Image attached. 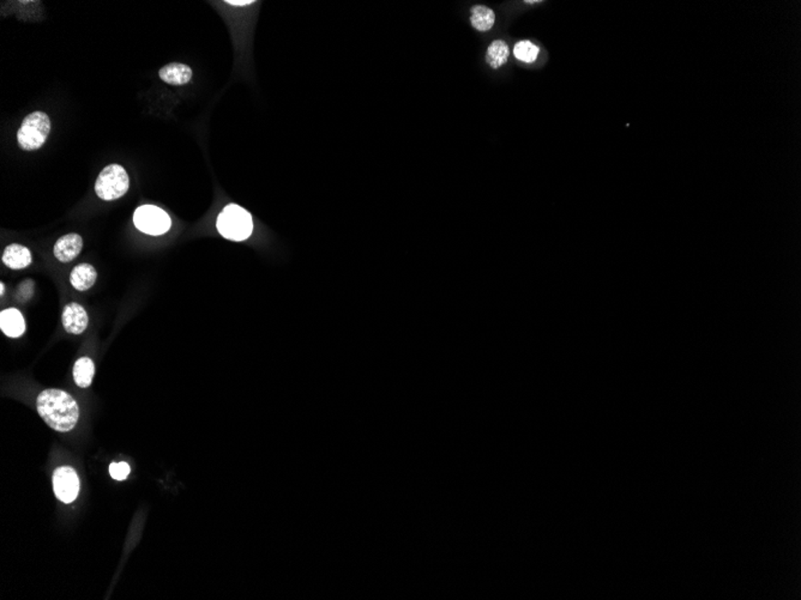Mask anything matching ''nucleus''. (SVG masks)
I'll use <instances>...</instances> for the list:
<instances>
[{
	"label": "nucleus",
	"mask_w": 801,
	"mask_h": 600,
	"mask_svg": "<svg viewBox=\"0 0 801 600\" xmlns=\"http://www.w3.org/2000/svg\"><path fill=\"white\" fill-rule=\"evenodd\" d=\"M53 489L55 497L62 502H74L80 492V480L75 470L67 466L57 469L53 475Z\"/></svg>",
	"instance_id": "6"
},
{
	"label": "nucleus",
	"mask_w": 801,
	"mask_h": 600,
	"mask_svg": "<svg viewBox=\"0 0 801 600\" xmlns=\"http://www.w3.org/2000/svg\"><path fill=\"white\" fill-rule=\"evenodd\" d=\"M217 230L222 236L232 241H244L253 231V221L250 213L237 204L225 206L217 217Z\"/></svg>",
	"instance_id": "2"
},
{
	"label": "nucleus",
	"mask_w": 801,
	"mask_h": 600,
	"mask_svg": "<svg viewBox=\"0 0 801 600\" xmlns=\"http://www.w3.org/2000/svg\"><path fill=\"white\" fill-rule=\"evenodd\" d=\"M538 1H526V4H538Z\"/></svg>",
	"instance_id": "20"
},
{
	"label": "nucleus",
	"mask_w": 801,
	"mask_h": 600,
	"mask_svg": "<svg viewBox=\"0 0 801 600\" xmlns=\"http://www.w3.org/2000/svg\"><path fill=\"white\" fill-rule=\"evenodd\" d=\"M63 326L67 334H81L87 329L89 324L88 314L81 304H67L62 315Z\"/></svg>",
	"instance_id": "7"
},
{
	"label": "nucleus",
	"mask_w": 801,
	"mask_h": 600,
	"mask_svg": "<svg viewBox=\"0 0 801 600\" xmlns=\"http://www.w3.org/2000/svg\"><path fill=\"white\" fill-rule=\"evenodd\" d=\"M50 132V120L46 113H30L17 132V142L22 150H38L46 143Z\"/></svg>",
	"instance_id": "3"
},
{
	"label": "nucleus",
	"mask_w": 801,
	"mask_h": 600,
	"mask_svg": "<svg viewBox=\"0 0 801 600\" xmlns=\"http://www.w3.org/2000/svg\"><path fill=\"white\" fill-rule=\"evenodd\" d=\"M97 280L95 267L90 264H80L74 267L70 275V283L78 292H87L92 288Z\"/></svg>",
	"instance_id": "12"
},
{
	"label": "nucleus",
	"mask_w": 801,
	"mask_h": 600,
	"mask_svg": "<svg viewBox=\"0 0 801 600\" xmlns=\"http://www.w3.org/2000/svg\"><path fill=\"white\" fill-rule=\"evenodd\" d=\"M159 76L165 83L179 87L190 83V80H193V70L185 64L171 63L160 70Z\"/></svg>",
	"instance_id": "9"
},
{
	"label": "nucleus",
	"mask_w": 801,
	"mask_h": 600,
	"mask_svg": "<svg viewBox=\"0 0 801 600\" xmlns=\"http://www.w3.org/2000/svg\"><path fill=\"white\" fill-rule=\"evenodd\" d=\"M134 227L139 231L158 236L167 233L171 229V217L168 213L155 205H142L134 211Z\"/></svg>",
	"instance_id": "5"
},
{
	"label": "nucleus",
	"mask_w": 801,
	"mask_h": 600,
	"mask_svg": "<svg viewBox=\"0 0 801 600\" xmlns=\"http://www.w3.org/2000/svg\"><path fill=\"white\" fill-rule=\"evenodd\" d=\"M3 263L13 270H22L32 264V253L27 247L13 243L6 247L3 253Z\"/></svg>",
	"instance_id": "11"
},
{
	"label": "nucleus",
	"mask_w": 801,
	"mask_h": 600,
	"mask_svg": "<svg viewBox=\"0 0 801 600\" xmlns=\"http://www.w3.org/2000/svg\"><path fill=\"white\" fill-rule=\"evenodd\" d=\"M0 329L8 337H21L25 332V321L22 313L16 308L3 310L0 314Z\"/></svg>",
	"instance_id": "10"
},
{
	"label": "nucleus",
	"mask_w": 801,
	"mask_h": 600,
	"mask_svg": "<svg viewBox=\"0 0 801 600\" xmlns=\"http://www.w3.org/2000/svg\"><path fill=\"white\" fill-rule=\"evenodd\" d=\"M109 473L114 480H124L130 475V466L126 463H113L109 466Z\"/></svg>",
	"instance_id": "17"
},
{
	"label": "nucleus",
	"mask_w": 801,
	"mask_h": 600,
	"mask_svg": "<svg viewBox=\"0 0 801 600\" xmlns=\"http://www.w3.org/2000/svg\"><path fill=\"white\" fill-rule=\"evenodd\" d=\"M510 50L506 42L503 40H496L489 45L486 52V62L489 66L497 70L504 66L509 59Z\"/></svg>",
	"instance_id": "15"
},
{
	"label": "nucleus",
	"mask_w": 801,
	"mask_h": 600,
	"mask_svg": "<svg viewBox=\"0 0 801 600\" xmlns=\"http://www.w3.org/2000/svg\"><path fill=\"white\" fill-rule=\"evenodd\" d=\"M471 13V23L474 29L481 33L492 29L496 22V13L492 8L484 5H475L473 6Z\"/></svg>",
	"instance_id": "13"
},
{
	"label": "nucleus",
	"mask_w": 801,
	"mask_h": 600,
	"mask_svg": "<svg viewBox=\"0 0 801 600\" xmlns=\"http://www.w3.org/2000/svg\"><path fill=\"white\" fill-rule=\"evenodd\" d=\"M36 406L45 423L60 433L74 429L80 418V408L76 400L62 390H45L39 394Z\"/></svg>",
	"instance_id": "1"
},
{
	"label": "nucleus",
	"mask_w": 801,
	"mask_h": 600,
	"mask_svg": "<svg viewBox=\"0 0 801 600\" xmlns=\"http://www.w3.org/2000/svg\"><path fill=\"white\" fill-rule=\"evenodd\" d=\"M513 55L523 63H533L538 59V47L527 40L520 41L513 47Z\"/></svg>",
	"instance_id": "16"
},
{
	"label": "nucleus",
	"mask_w": 801,
	"mask_h": 600,
	"mask_svg": "<svg viewBox=\"0 0 801 600\" xmlns=\"http://www.w3.org/2000/svg\"><path fill=\"white\" fill-rule=\"evenodd\" d=\"M94 376H95V366L92 359L89 357H82L76 361L74 366V379L78 387H89L92 385Z\"/></svg>",
	"instance_id": "14"
},
{
	"label": "nucleus",
	"mask_w": 801,
	"mask_h": 600,
	"mask_svg": "<svg viewBox=\"0 0 801 600\" xmlns=\"http://www.w3.org/2000/svg\"><path fill=\"white\" fill-rule=\"evenodd\" d=\"M253 3H255L253 0H251V1H249V0H239V1L238 0H230V1H225V4L233 5V6H246V5L253 4Z\"/></svg>",
	"instance_id": "18"
},
{
	"label": "nucleus",
	"mask_w": 801,
	"mask_h": 600,
	"mask_svg": "<svg viewBox=\"0 0 801 600\" xmlns=\"http://www.w3.org/2000/svg\"><path fill=\"white\" fill-rule=\"evenodd\" d=\"M83 248V238L78 234L71 233L58 238L55 245V257L60 263H71Z\"/></svg>",
	"instance_id": "8"
},
{
	"label": "nucleus",
	"mask_w": 801,
	"mask_h": 600,
	"mask_svg": "<svg viewBox=\"0 0 801 600\" xmlns=\"http://www.w3.org/2000/svg\"><path fill=\"white\" fill-rule=\"evenodd\" d=\"M4 292H5L4 284L1 283V284H0V295H4Z\"/></svg>",
	"instance_id": "19"
},
{
	"label": "nucleus",
	"mask_w": 801,
	"mask_h": 600,
	"mask_svg": "<svg viewBox=\"0 0 801 600\" xmlns=\"http://www.w3.org/2000/svg\"><path fill=\"white\" fill-rule=\"evenodd\" d=\"M130 179L125 168L119 164H109L101 171L95 183L97 197L106 201L119 199L129 191Z\"/></svg>",
	"instance_id": "4"
}]
</instances>
